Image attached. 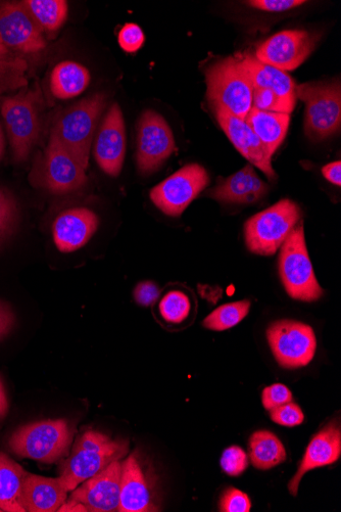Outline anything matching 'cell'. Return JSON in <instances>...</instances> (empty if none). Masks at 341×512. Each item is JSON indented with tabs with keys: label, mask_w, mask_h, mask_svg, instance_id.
I'll return each mask as SVG.
<instances>
[{
	"label": "cell",
	"mask_w": 341,
	"mask_h": 512,
	"mask_svg": "<svg viewBox=\"0 0 341 512\" xmlns=\"http://www.w3.org/2000/svg\"><path fill=\"white\" fill-rule=\"evenodd\" d=\"M207 98L212 108H222L242 120L253 109L254 87L239 58H225L206 70Z\"/></svg>",
	"instance_id": "3957f363"
},
{
	"label": "cell",
	"mask_w": 341,
	"mask_h": 512,
	"mask_svg": "<svg viewBox=\"0 0 341 512\" xmlns=\"http://www.w3.org/2000/svg\"><path fill=\"white\" fill-rule=\"evenodd\" d=\"M318 37L305 30L281 31L263 42L256 58L282 72L298 69L316 48Z\"/></svg>",
	"instance_id": "4fadbf2b"
},
{
	"label": "cell",
	"mask_w": 341,
	"mask_h": 512,
	"mask_svg": "<svg viewBox=\"0 0 341 512\" xmlns=\"http://www.w3.org/2000/svg\"><path fill=\"white\" fill-rule=\"evenodd\" d=\"M100 220L87 208H73L61 213L54 222V240L63 253L84 247L99 228Z\"/></svg>",
	"instance_id": "ac0fdd59"
},
{
	"label": "cell",
	"mask_w": 341,
	"mask_h": 512,
	"mask_svg": "<svg viewBox=\"0 0 341 512\" xmlns=\"http://www.w3.org/2000/svg\"><path fill=\"white\" fill-rule=\"evenodd\" d=\"M267 339L273 355L283 368H300L313 360L317 340L310 325L295 320H279L272 323Z\"/></svg>",
	"instance_id": "30bf717a"
},
{
	"label": "cell",
	"mask_w": 341,
	"mask_h": 512,
	"mask_svg": "<svg viewBox=\"0 0 341 512\" xmlns=\"http://www.w3.org/2000/svg\"><path fill=\"white\" fill-rule=\"evenodd\" d=\"M0 43L8 50L25 54L45 49L42 30L19 3H0Z\"/></svg>",
	"instance_id": "5bb4252c"
},
{
	"label": "cell",
	"mask_w": 341,
	"mask_h": 512,
	"mask_svg": "<svg viewBox=\"0 0 341 512\" xmlns=\"http://www.w3.org/2000/svg\"><path fill=\"white\" fill-rule=\"evenodd\" d=\"M21 4L42 32H57L68 17V3L64 0H24Z\"/></svg>",
	"instance_id": "83f0119b"
},
{
	"label": "cell",
	"mask_w": 341,
	"mask_h": 512,
	"mask_svg": "<svg viewBox=\"0 0 341 512\" xmlns=\"http://www.w3.org/2000/svg\"><path fill=\"white\" fill-rule=\"evenodd\" d=\"M67 493L59 479L27 474L21 503L26 511L54 512L66 503Z\"/></svg>",
	"instance_id": "7402d4cb"
},
{
	"label": "cell",
	"mask_w": 341,
	"mask_h": 512,
	"mask_svg": "<svg viewBox=\"0 0 341 512\" xmlns=\"http://www.w3.org/2000/svg\"><path fill=\"white\" fill-rule=\"evenodd\" d=\"M72 441L73 430L67 421H46L18 430L10 440V447L21 457L53 463L68 453Z\"/></svg>",
	"instance_id": "9c48e42d"
},
{
	"label": "cell",
	"mask_w": 341,
	"mask_h": 512,
	"mask_svg": "<svg viewBox=\"0 0 341 512\" xmlns=\"http://www.w3.org/2000/svg\"><path fill=\"white\" fill-rule=\"evenodd\" d=\"M222 470L231 477H238L249 467L248 455L238 446L227 448L220 461Z\"/></svg>",
	"instance_id": "836d02e7"
},
{
	"label": "cell",
	"mask_w": 341,
	"mask_h": 512,
	"mask_svg": "<svg viewBox=\"0 0 341 512\" xmlns=\"http://www.w3.org/2000/svg\"><path fill=\"white\" fill-rule=\"evenodd\" d=\"M246 122L256 133L268 157L272 156L282 145L290 124V115L264 112L253 108Z\"/></svg>",
	"instance_id": "cb8c5ba5"
},
{
	"label": "cell",
	"mask_w": 341,
	"mask_h": 512,
	"mask_svg": "<svg viewBox=\"0 0 341 512\" xmlns=\"http://www.w3.org/2000/svg\"><path fill=\"white\" fill-rule=\"evenodd\" d=\"M209 183V174L203 166L189 164L155 186L150 196L163 213L179 217Z\"/></svg>",
	"instance_id": "8fae6325"
},
{
	"label": "cell",
	"mask_w": 341,
	"mask_h": 512,
	"mask_svg": "<svg viewBox=\"0 0 341 512\" xmlns=\"http://www.w3.org/2000/svg\"><path fill=\"white\" fill-rule=\"evenodd\" d=\"M341 163L340 161L330 163L323 167L322 173L324 177L331 183L340 186L341 185Z\"/></svg>",
	"instance_id": "b9f144b4"
},
{
	"label": "cell",
	"mask_w": 341,
	"mask_h": 512,
	"mask_svg": "<svg viewBox=\"0 0 341 512\" xmlns=\"http://www.w3.org/2000/svg\"><path fill=\"white\" fill-rule=\"evenodd\" d=\"M262 401L264 407L270 411L278 406L292 402V393L286 386L275 384L264 389Z\"/></svg>",
	"instance_id": "74e56055"
},
{
	"label": "cell",
	"mask_w": 341,
	"mask_h": 512,
	"mask_svg": "<svg viewBox=\"0 0 341 512\" xmlns=\"http://www.w3.org/2000/svg\"><path fill=\"white\" fill-rule=\"evenodd\" d=\"M340 455L341 431L339 425L332 422L310 442L298 473L288 485L291 495H298L300 483L308 472L336 462Z\"/></svg>",
	"instance_id": "d6986e66"
},
{
	"label": "cell",
	"mask_w": 341,
	"mask_h": 512,
	"mask_svg": "<svg viewBox=\"0 0 341 512\" xmlns=\"http://www.w3.org/2000/svg\"><path fill=\"white\" fill-rule=\"evenodd\" d=\"M279 274L290 298L314 302L322 297L323 290L309 257L303 223L297 224L281 246Z\"/></svg>",
	"instance_id": "277c9868"
},
{
	"label": "cell",
	"mask_w": 341,
	"mask_h": 512,
	"mask_svg": "<svg viewBox=\"0 0 341 512\" xmlns=\"http://www.w3.org/2000/svg\"><path fill=\"white\" fill-rule=\"evenodd\" d=\"M14 323L15 317L10 307L0 302V340L10 333Z\"/></svg>",
	"instance_id": "60d3db41"
},
{
	"label": "cell",
	"mask_w": 341,
	"mask_h": 512,
	"mask_svg": "<svg viewBox=\"0 0 341 512\" xmlns=\"http://www.w3.org/2000/svg\"><path fill=\"white\" fill-rule=\"evenodd\" d=\"M160 296L159 288L152 282L140 283L134 292L135 300L142 306H151Z\"/></svg>",
	"instance_id": "ab89813d"
},
{
	"label": "cell",
	"mask_w": 341,
	"mask_h": 512,
	"mask_svg": "<svg viewBox=\"0 0 341 512\" xmlns=\"http://www.w3.org/2000/svg\"><path fill=\"white\" fill-rule=\"evenodd\" d=\"M189 298L180 291L169 292L161 301L160 312L163 318L171 323L184 321L190 312Z\"/></svg>",
	"instance_id": "4dcf8cb0"
},
{
	"label": "cell",
	"mask_w": 341,
	"mask_h": 512,
	"mask_svg": "<svg viewBox=\"0 0 341 512\" xmlns=\"http://www.w3.org/2000/svg\"><path fill=\"white\" fill-rule=\"evenodd\" d=\"M219 509L221 512H250L252 502L248 494L229 487L222 494Z\"/></svg>",
	"instance_id": "d590c367"
},
{
	"label": "cell",
	"mask_w": 341,
	"mask_h": 512,
	"mask_svg": "<svg viewBox=\"0 0 341 512\" xmlns=\"http://www.w3.org/2000/svg\"><path fill=\"white\" fill-rule=\"evenodd\" d=\"M250 308L251 302L248 300L225 304L204 320V327L215 332L232 329L248 316Z\"/></svg>",
	"instance_id": "f1b7e54d"
},
{
	"label": "cell",
	"mask_w": 341,
	"mask_h": 512,
	"mask_svg": "<svg viewBox=\"0 0 341 512\" xmlns=\"http://www.w3.org/2000/svg\"><path fill=\"white\" fill-rule=\"evenodd\" d=\"M129 450L126 441L112 440L100 432L87 431L74 444L71 456L62 464L60 482L69 492L122 459Z\"/></svg>",
	"instance_id": "6da1fadb"
},
{
	"label": "cell",
	"mask_w": 341,
	"mask_h": 512,
	"mask_svg": "<svg viewBox=\"0 0 341 512\" xmlns=\"http://www.w3.org/2000/svg\"><path fill=\"white\" fill-rule=\"evenodd\" d=\"M94 158L101 169L112 177L120 175L126 154V129L122 110L113 104L94 143Z\"/></svg>",
	"instance_id": "9a60e30c"
},
{
	"label": "cell",
	"mask_w": 341,
	"mask_h": 512,
	"mask_svg": "<svg viewBox=\"0 0 341 512\" xmlns=\"http://www.w3.org/2000/svg\"><path fill=\"white\" fill-rule=\"evenodd\" d=\"M5 146H6L5 135H4L2 126H0V160H2L4 157Z\"/></svg>",
	"instance_id": "f6af8a7d"
},
{
	"label": "cell",
	"mask_w": 341,
	"mask_h": 512,
	"mask_svg": "<svg viewBox=\"0 0 341 512\" xmlns=\"http://www.w3.org/2000/svg\"><path fill=\"white\" fill-rule=\"evenodd\" d=\"M85 169L54 138L39 155L30 173V181L56 195L75 193L87 183Z\"/></svg>",
	"instance_id": "ba28073f"
},
{
	"label": "cell",
	"mask_w": 341,
	"mask_h": 512,
	"mask_svg": "<svg viewBox=\"0 0 341 512\" xmlns=\"http://www.w3.org/2000/svg\"><path fill=\"white\" fill-rule=\"evenodd\" d=\"M213 110L220 127L235 149L252 165L262 170L269 179H276L271 159L246 120L233 116L222 108H213Z\"/></svg>",
	"instance_id": "e0dca14e"
},
{
	"label": "cell",
	"mask_w": 341,
	"mask_h": 512,
	"mask_svg": "<svg viewBox=\"0 0 341 512\" xmlns=\"http://www.w3.org/2000/svg\"><path fill=\"white\" fill-rule=\"evenodd\" d=\"M118 40L124 52L133 54L142 48L145 36L138 25L129 23L121 29Z\"/></svg>",
	"instance_id": "8d00e7d4"
},
{
	"label": "cell",
	"mask_w": 341,
	"mask_h": 512,
	"mask_svg": "<svg viewBox=\"0 0 341 512\" xmlns=\"http://www.w3.org/2000/svg\"><path fill=\"white\" fill-rule=\"evenodd\" d=\"M270 416L275 424L288 428L300 426L305 421L303 410L294 402L270 410Z\"/></svg>",
	"instance_id": "e575fe53"
},
{
	"label": "cell",
	"mask_w": 341,
	"mask_h": 512,
	"mask_svg": "<svg viewBox=\"0 0 341 512\" xmlns=\"http://www.w3.org/2000/svg\"><path fill=\"white\" fill-rule=\"evenodd\" d=\"M41 105L42 95L39 89L23 88L18 95L3 101L2 114L17 162L27 160L38 141Z\"/></svg>",
	"instance_id": "5b68a950"
},
{
	"label": "cell",
	"mask_w": 341,
	"mask_h": 512,
	"mask_svg": "<svg viewBox=\"0 0 341 512\" xmlns=\"http://www.w3.org/2000/svg\"><path fill=\"white\" fill-rule=\"evenodd\" d=\"M17 56L13 55L10 50H8L6 48L5 45H3L2 43H0V60H9V59H13Z\"/></svg>",
	"instance_id": "ee69618b"
},
{
	"label": "cell",
	"mask_w": 341,
	"mask_h": 512,
	"mask_svg": "<svg viewBox=\"0 0 341 512\" xmlns=\"http://www.w3.org/2000/svg\"><path fill=\"white\" fill-rule=\"evenodd\" d=\"M301 216L300 207L288 199L253 216L245 225L249 250L257 255H274L297 226Z\"/></svg>",
	"instance_id": "52a82bcc"
},
{
	"label": "cell",
	"mask_w": 341,
	"mask_h": 512,
	"mask_svg": "<svg viewBox=\"0 0 341 512\" xmlns=\"http://www.w3.org/2000/svg\"><path fill=\"white\" fill-rule=\"evenodd\" d=\"M118 511L146 512L157 511L152 491L136 454L130 455L122 463L120 503Z\"/></svg>",
	"instance_id": "44dd1931"
},
{
	"label": "cell",
	"mask_w": 341,
	"mask_h": 512,
	"mask_svg": "<svg viewBox=\"0 0 341 512\" xmlns=\"http://www.w3.org/2000/svg\"><path fill=\"white\" fill-rule=\"evenodd\" d=\"M304 4L306 2H303V0H253V2L247 3L253 8L272 13L286 12Z\"/></svg>",
	"instance_id": "f35d334b"
},
{
	"label": "cell",
	"mask_w": 341,
	"mask_h": 512,
	"mask_svg": "<svg viewBox=\"0 0 341 512\" xmlns=\"http://www.w3.org/2000/svg\"><path fill=\"white\" fill-rule=\"evenodd\" d=\"M8 409L9 403L7 399L6 390L2 380H0V420H2V418L6 416Z\"/></svg>",
	"instance_id": "7bdbcfd3"
},
{
	"label": "cell",
	"mask_w": 341,
	"mask_h": 512,
	"mask_svg": "<svg viewBox=\"0 0 341 512\" xmlns=\"http://www.w3.org/2000/svg\"><path fill=\"white\" fill-rule=\"evenodd\" d=\"M105 93H95L66 109L56 118L51 138H54L86 170L90 147L100 118L106 108Z\"/></svg>",
	"instance_id": "7a4b0ae2"
},
{
	"label": "cell",
	"mask_w": 341,
	"mask_h": 512,
	"mask_svg": "<svg viewBox=\"0 0 341 512\" xmlns=\"http://www.w3.org/2000/svg\"><path fill=\"white\" fill-rule=\"evenodd\" d=\"M27 473L5 453H0V509L26 511L21 503Z\"/></svg>",
	"instance_id": "484cf974"
},
{
	"label": "cell",
	"mask_w": 341,
	"mask_h": 512,
	"mask_svg": "<svg viewBox=\"0 0 341 512\" xmlns=\"http://www.w3.org/2000/svg\"><path fill=\"white\" fill-rule=\"evenodd\" d=\"M296 95L306 105L305 132L314 142L339 131L341 87L339 80L297 85Z\"/></svg>",
	"instance_id": "8992f818"
},
{
	"label": "cell",
	"mask_w": 341,
	"mask_h": 512,
	"mask_svg": "<svg viewBox=\"0 0 341 512\" xmlns=\"http://www.w3.org/2000/svg\"><path fill=\"white\" fill-rule=\"evenodd\" d=\"M27 69L28 64L21 57L0 60V95L27 87Z\"/></svg>",
	"instance_id": "f546056e"
},
{
	"label": "cell",
	"mask_w": 341,
	"mask_h": 512,
	"mask_svg": "<svg viewBox=\"0 0 341 512\" xmlns=\"http://www.w3.org/2000/svg\"><path fill=\"white\" fill-rule=\"evenodd\" d=\"M122 463L112 462L101 473L74 489L71 501L82 504L87 511L111 512L118 510L120 503Z\"/></svg>",
	"instance_id": "2e32d148"
},
{
	"label": "cell",
	"mask_w": 341,
	"mask_h": 512,
	"mask_svg": "<svg viewBox=\"0 0 341 512\" xmlns=\"http://www.w3.org/2000/svg\"><path fill=\"white\" fill-rule=\"evenodd\" d=\"M90 72L83 65L64 61L59 63L51 75V90L60 100H70L81 95L89 86Z\"/></svg>",
	"instance_id": "d4e9b609"
},
{
	"label": "cell",
	"mask_w": 341,
	"mask_h": 512,
	"mask_svg": "<svg viewBox=\"0 0 341 512\" xmlns=\"http://www.w3.org/2000/svg\"><path fill=\"white\" fill-rule=\"evenodd\" d=\"M254 88L269 89L291 104L297 105L296 82L286 73L261 63L254 55L239 58Z\"/></svg>",
	"instance_id": "603a6c76"
},
{
	"label": "cell",
	"mask_w": 341,
	"mask_h": 512,
	"mask_svg": "<svg viewBox=\"0 0 341 512\" xmlns=\"http://www.w3.org/2000/svg\"><path fill=\"white\" fill-rule=\"evenodd\" d=\"M19 208L13 195L0 188V244L6 241L17 225Z\"/></svg>",
	"instance_id": "1f68e13d"
},
{
	"label": "cell",
	"mask_w": 341,
	"mask_h": 512,
	"mask_svg": "<svg viewBox=\"0 0 341 512\" xmlns=\"http://www.w3.org/2000/svg\"><path fill=\"white\" fill-rule=\"evenodd\" d=\"M269 191L253 165L249 164L237 173L219 178L215 188L208 193V197L221 203L252 204L260 201Z\"/></svg>",
	"instance_id": "ffe728a7"
},
{
	"label": "cell",
	"mask_w": 341,
	"mask_h": 512,
	"mask_svg": "<svg viewBox=\"0 0 341 512\" xmlns=\"http://www.w3.org/2000/svg\"><path fill=\"white\" fill-rule=\"evenodd\" d=\"M253 108L272 113L289 114L295 110L296 105L278 97L269 89L254 88Z\"/></svg>",
	"instance_id": "d6a6232c"
},
{
	"label": "cell",
	"mask_w": 341,
	"mask_h": 512,
	"mask_svg": "<svg viewBox=\"0 0 341 512\" xmlns=\"http://www.w3.org/2000/svg\"><path fill=\"white\" fill-rule=\"evenodd\" d=\"M175 139L169 124L159 113H142L137 124V166L141 173L151 174L175 152Z\"/></svg>",
	"instance_id": "7c38bea8"
},
{
	"label": "cell",
	"mask_w": 341,
	"mask_h": 512,
	"mask_svg": "<svg viewBox=\"0 0 341 512\" xmlns=\"http://www.w3.org/2000/svg\"><path fill=\"white\" fill-rule=\"evenodd\" d=\"M250 456L254 467L267 471L286 460V450L271 432H256L250 440Z\"/></svg>",
	"instance_id": "4316f807"
}]
</instances>
